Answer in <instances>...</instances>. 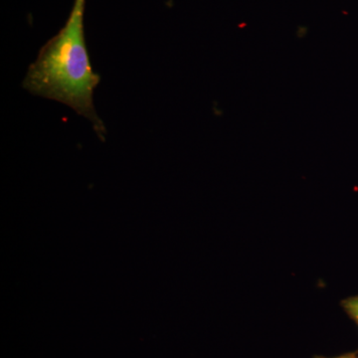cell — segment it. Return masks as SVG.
Instances as JSON below:
<instances>
[{"instance_id":"obj_1","label":"cell","mask_w":358,"mask_h":358,"mask_svg":"<svg viewBox=\"0 0 358 358\" xmlns=\"http://www.w3.org/2000/svg\"><path fill=\"white\" fill-rule=\"evenodd\" d=\"M85 7L86 0H75L64 27L40 49L22 86L33 95L64 103L86 117L103 140L105 124L94 106V91L101 77L94 72L90 61L85 38Z\"/></svg>"},{"instance_id":"obj_2","label":"cell","mask_w":358,"mask_h":358,"mask_svg":"<svg viewBox=\"0 0 358 358\" xmlns=\"http://www.w3.org/2000/svg\"><path fill=\"white\" fill-rule=\"evenodd\" d=\"M341 305L346 315L358 326V296H350L341 301Z\"/></svg>"},{"instance_id":"obj_3","label":"cell","mask_w":358,"mask_h":358,"mask_svg":"<svg viewBox=\"0 0 358 358\" xmlns=\"http://www.w3.org/2000/svg\"><path fill=\"white\" fill-rule=\"evenodd\" d=\"M315 358H358V357L357 355H355V353H348V355H341V357H317Z\"/></svg>"}]
</instances>
